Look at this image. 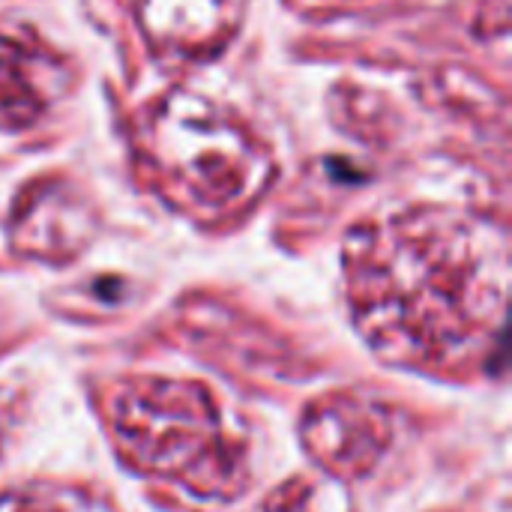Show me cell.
Here are the masks:
<instances>
[{
  "label": "cell",
  "instance_id": "obj_1",
  "mask_svg": "<svg viewBox=\"0 0 512 512\" xmlns=\"http://www.w3.org/2000/svg\"><path fill=\"white\" fill-rule=\"evenodd\" d=\"M345 267L354 318L387 360L468 369L501 348L507 243L492 225L408 213L357 234Z\"/></svg>",
  "mask_w": 512,
  "mask_h": 512
},
{
  "label": "cell",
  "instance_id": "obj_2",
  "mask_svg": "<svg viewBox=\"0 0 512 512\" xmlns=\"http://www.w3.org/2000/svg\"><path fill=\"white\" fill-rule=\"evenodd\" d=\"M111 432L126 459L201 498H237L249 483L246 435L204 384L147 378L108 402Z\"/></svg>",
  "mask_w": 512,
  "mask_h": 512
},
{
  "label": "cell",
  "instance_id": "obj_3",
  "mask_svg": "<svg viewBox=\"0 0 512 512\" xmlns=\"http://www.w3.org/2000/svg\"><path fill=\"white\" fill-rule=\"evenodd\" d=\"M147 150L162 183L204 213L246 204L270 177V156L249 132L192 93L159 105Z\"/></svg>",
  "mask_w": 512,
  "mask_h": 512
},
{
  "label": "cell",
  "instance_id": "obj_4",
  "mask_svg": "<svg viewBox=\"0 0 512 512\" xmlns=\"http://www.w3.org/2000/svg\"><path fill=\"white\" fill-rule=\"evenodd\" d=\"M390 441L393 420L369 399L333 396L303 417V447L321 468L345 480L366 477L384 459Z\"/></svg>",
  "mask_w": 512,
  "mask_h": 512
},
{
  "label": "cell",
  "instance_id": "obj_5",
  "mask_svg": "<svg viewBox=\"0 0 512 512\" xmlns=\"http://www.w3.org/2000/svg\"><path fill=\"white\" fill-rule=\"evenodd\" d=\"M132 9L153 48L183 57L216 51L237 21L234 0H132Z\"/></svg>",
  "mask_w": 512,
  "mask_h": 512
},
{
  "label": "cell",
  "instance_id": "obj_6",
  "mask_svg": "<svg viewBox=\"0 0 512 512\" xmlns=\"http://www.w3.org/2000/svg\"><path fill=\"white\" fill-rule=\"evenodd\" d=\"M39 60L33 51H24L6 39H0V123H30L48 96V81L54 72H36Z\"/></svg>",
  "mask_w": 512,
  "mask_h": 512
},
{
  "label": "cell",
  "instance_id": "obj_7",
  "mask_svg": "<svg viewBox=\"0 0 512 512\" xmlns=\"http://www.w3.org/2000/svg\"><path fill=\"white\" fill-rule=\"evenodd\" d=\"M0 512H111L102 501L75 489H21L0 498Z\"/></svg>",
  "mask_w": 512,
  "mask_h": 512
},
{
  "label": "cell",
  "instance_id": "obj_8",
  "mask_svg": "<svg viewBox=\"0 0 512 512\" xmlns=\"http://www.w3.org/2000/svg\"><path fill=\"white\" fill-rule=\"evenodd\" d=\"M9 396L0 390V441H3V435H6V429H9Z\"/></svg>",
  "mask_w": 512,
  "mask_h": 512
}]
</instances>
